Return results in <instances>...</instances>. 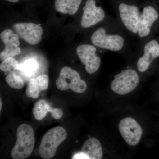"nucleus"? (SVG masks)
Returning <instances> with one entry per match:
<instances>
[{
	"instance_id": "nucleus-1",
	"label": "nucleus",
	"mask_w": 159,
	"mask_h": 159,
	"mask_svg": "<svg viewBox=\"0 0 159 159\" xmlns=\"http://www.w3.org/2000/svg\"><path fill=\"white\" fill-rule=\"evenodd\" d=\"M35 139L34 130L28 124H23L17 129V140L11 151L14 159H25L34 150Z\"/></svg>"
},
{
	"instance_id": "nucleus-2",
	"label": "nucleus",
	"mask_w": 159,
	"mask_h": 159,
	"mask_svg": "<svg viewBox=\"0 0 159 159\" xmlns=\"http://www.w3.org/2000/svg\"><path fill=\"white\" fill-rule=\"evenodd\" d=\"M159 34V8L147 6L143 8L139 17L137 35L140 38L154 37Z\"/></svg>"
},
{
	"instance_id": "nucleus-3",
	"label": "nucleus",
	"mask_w": 159,
	"mask_h": 159,
	"mask_svg": "<svg viewBox=\"0 0 159 159\" xmlns=\"http://www.w3.org/2000/svg\"><path fill=\"white\" fill-rule=\"evenodd\" d=\"M91 41L95 47L107 51L118 52L122 51L125 44L122 35L107 32L105 28H99L94 31Z\"/></svg>"
},
{
	"instance_id": "nucleus-4",
	"label": "nucleus",
	"mask_w": 159,
	"mask_h": 159,
	"mask_svg": "<svg viewBox=\"0 0 159 159\" xmlns=\"http://www.w3.org/2000/svg\"><path fill=\"white\" fill-rule=\"evenodd\" d=\"M67 136L66 131L61 126H56L47 132L42 139L39 153L43 159H50L56 154L57 147Z\"/></svg>"
},
{
	"instance_id": "nucleus-5",
	"label": "nucleus",
	"mask_w": 159,
	"mask_h": 159,
	"mask_svg": "<svg viewBox=\"0 0 159 159\" xmlns=\"http://www.w3.org/2000/svg\"><path fill=\"white\" fill-rule=\"evenodd\" d=\"M55 84L60 90L71 89L78 93L85 92L87 87L86 83L81 79L79 73L67 66L61 69Z\"/></svg>"
},
{
	"instance_id": "nucleus-6",
	"label": "nucleus",
	"mask_w": 159,
	"mask_h": 159,
	"mask_svg": "<svg viewBox=\"0 0 159 159\" xmlns=\"http://www.w3.org/2000/svg\"><path fill=\"white\" fill-rule=\"evenodd\" d=\"M139 82V75L136 71L133 69H127L115 75L111 83V89L116 93L126 95L134 90Z\"/></svg>"
},
{
	"instance_id": "nucleus-7",
	"label": "nucleus",
	"mask_w": 159,
	"mask_h": 159,
	"mask_svg": "<svg viewBox=\"0 0 159 159\" xmlns=\"http://www.w3.org/2000/svg\"><path fill=\"white\" fill-rule=\"evenodd\" d=\"M143 54L138 60L137 66L139 72H145L153 63L159 60V34L145 43Z\"/></svg>"
},
{
	"instance_id": "nucleus-8",
	"label": "nucleus",
	"mask_w": 159,
	"mask_h": 159,
	"mask_svg": "<svg viewBox=\"0 0 159 159\" xmlns=\"http://www.w3.org/2000/svg\"><path fill=\"white\" fill-rule=\"evenodd\" d=\"M97 48L93 45L81 44L76 51L80 61L85 65V70L89 74H93L99 70L101 65V57L97 54Z\"/></svg>"
},
{
	"instance_id": "nucleus-9",
	"label": "nucleus",
	"mask_w": 159,
	"mask_h": 159,
	"mask_svg": "<svg viewBox=\"0 0 159 159\" xmlns=\"http://www.w3.org/2000/svg\"><path fill=\"white\" fill-rule=\"evenodd\" d=\"M119 129L122 138L129 145L135 146L139 144L143 130L134 119L130 117L122 119L119 122Z\"/></svg>"
},
{
	"instance_id": "nucleus-10",
	"label": "nucleus",
	"mask_w": 159,
	"mask_h": 159,
	"mask_svg": "<svg viewBox=\"0 0 159 159\" xmlns=\"http://www.w3.org/2000/svg\"><path fill=\"white\" fill-rule=\"evenodd\" d=\"M119 16L123 26L127 31L134 34H138L140 12L134 5L121 3L119 5Z\"/></svg>"
},
{
	"instance_id": "nucleus-11",
	"label": "nucleus",
	"mask_w": 159,
	"mask_h": 159,
	"mask_svg": "<svg viewBox=\"0 0 159 159\" xmlns=\"http://www.w3.org/2000/svg\"><path fill=\"white\" fill-rule=\"evenodd\" d=\"M15 32L19 37L31 45L41 41L43 30L39 25L33 23H18L13 25Z\"/></svg>"
},
{
	"instance_id": "nucleus-12",
	"label": "nucleus",
	"mask_w": 159,
	"mask_h": 159,
	"mask_svg": "<svg viewBox=\"0 0 159 159\" xmlns=\"http://www.w3.org/2000/svg\"><path fill=\"white\" fill-rule=\"evenodd\" d=\"M83 10L80 25L84 29L95 26L102 22L106 17L104 9L96 6L95 0H87Z\"/></svg>"
},
{
	"instance_id": "nucleus-13",
	"label": "nucleus",
	"mask_w": 159,
	"mask_h": 159,
	"mask_svg": "<svg viewBox=\"0 0 159 159\" xmlns=\"http://www.w3.org/2000/svg\"><path fill=\"white\" fill-rule=\"evenodd\" d=\"M1 40L5 45V49L0 54V59L3 61L6 58L19 55L21 49L19 46V36L10 29H6L0 34Z\"/></svg>"
},
{
	"instance_id": "nucleus-14",
	"label": "nucleus",
	"mask_w": 159,
	"mask_h": 159,
	"mask_svg": "<svg viewBox=\"0 0 159 159\" xmlns=\"http://www.w3.org/2000/svg\"><path fill=\"white\" fill-rule=\"evenodd\" d=\"M48 112L51 113L52 117L55 119H61L63 115L60 109L52 108L44 99H41L34 104L33 113L36 120H42Z\"/></svg>"
},
{
	"instance_id": "nucleus-15",
	"label": "nucleus",
	"mask_w": 159,
	"mask_h": 159,
	"mask_svg": "<svg viewBox=\"0 0 159 159\" xmlns=\"http://www.w3.org/2000/svg\"><path fill=\"white\" fill-rule=\"evenodd\" d=\"M49 77L46 74L40 75L29 80L26 89V95L28 97L36 99L39 96L41 91L46 90L48 88Z\"/></svg>"
},
{
	"instance_id": "nucleus-16",
	"label": "nucleus",
	"mask_w": 159,
	"mask_h": 159,
	"mask_svg": "<svg viewBox=\"0 0 159 159\" xmlns=\"http://www.w3.org/2000/svg\"><path fill=\"white\" fill-rule=\"evenodd\" d=\"M89 159H100L103 155L102 146L99 140L95 138L88 139L83 145L81 151Z\"/></svg>"
},
{
	"instance_id": "nucleus-17",
	"label": "nucleus",
	"mask_w": 159,
	"mask_h": 159,
	"mask_svg": "<svg viewBox=\"0 0 159 159\" xmlns=\"http://www.w3.org/2000/svg\"><path fill=\"white\" fill-rule=\"evenodd\" d=\"M82 0H55L56 11L60 13L73 15L77 13Z\"/></svg>"
},
{
	"instance_id": "nucleus-18",
	"label": "nucleus",
	"mask_w": 159,
	"mask_h": 159,
	"mask_svg": "<svg viewBox=\"0 0 159 159\" xmlns=\"http://www.w3.org/2000/svg\"><path fill=\"white\" fill-rule=\"evenodd\" d=\"M38 68L37 61L34 59H30L20 64L18 70L22 75L30 77L37 71Z\"/></svg>"
},
{
	"instance_id": "nucleus-19",
	"label": "nucleus",
	"mask_w": 159,
	"mask_h": 159,
	"mask_svg": "<svg viewBox=\"0 0 159 159\" xmlns=\"http://www.w3.org/2000/svg\"><path fill=\"white\" fill-rule=\"evenodd\" d=\"M17 70L11 72L6 76V81L10 87L20 89L22 88L25 84L24 80L20 74H18Z\"/></svg>"
},
{
	"instance_id": "nucleus-20",
	"label": "nucleus",
	"mask_w": 159,
	"mask_h": 159,
	"mask_svg": "<svg viewBox=\"0 0 159 159\" xmlns=\"http://www.w3.org/2000/svg\"><path fill=\"white\" fill-rule=\"evenodd\" d=\"M19 64L17 61L12 57H8L1 63L0 70L5 73L14 72L18 70Z\"/></svg>"
},
{
	"instance_id": "nucleus-21",
	"label": "nucleus",
	"mask_w": 159,
	"mask_h": 159,
	"mask_svg": "<svg viewBox=\"0 0 159 159\" xmlns=\"http://www.w3.org/2000/svg\"><path fill=\"white\" fill-rule=\"evenodd\" d=\"M73 159H89V157L85 153L82 152H80L78 153H75L72 157Z\"/></svg>"
},
{
	"instance_id": "nucleus-22",
	"label": "nucleus",
	"mask_w": 159,
	"mask_h": 159,
	"mask_svg": "<svg viewBox=\"0 0 159 159\" xmlns=\"http://www.w3.org/2000/svg\"><path fill=\"white\" fill-rule=\"evenodd\" d=\"M6 1H8V2H11L12 3H16L18 2L19 0H6Z\"/></svg>"
},
{
	"instance_id": "nucleus-23",
	"label": "nucleus",
	"mask_w": 159,
	"mask_h": 159,
	"mask_svg": "<svg viewBox=\"0 0 159 159\" xmlns=\"http://www.w3.org/2000/svg\"><path fill=\"white\" fill-rule=\"evenodd\" d=\"M2 99H0V110L1 111V109H2Z\"/></svg>"
}]
</instances>
